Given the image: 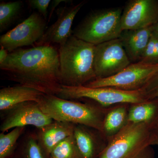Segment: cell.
Returning a JSON list of instances; mask_svg holds the SVG:
<instances>
[{"label":"cell","mask_w":158,"mask_h":158,"mask_svg":"<svg viewBox=\"0 0 158 158\" xmlns=\"http://www.w3.org/2000/svg\"><path fill=\"white\" fill-rule=\"evenodd\" d=\"M155 27L156 31L157 32V33H158V21L155 25Z\"/></svg>","instance_id":"30"},{"label":"cell","mask_w":158,"mask_h":158,"mask_svg":"<svg viewBox=\"0 0 158 158\" xmlns=\"http://www.w3.org/2000/svg\"><path fill=\"white\" fill-rule=\"evenodd\" d=\"M44 94L22 85L6 87L0 90V110L6 112L25 102H38Z\"/></svg>","instance_id":"16"},{"label":"cell","mask_w":158,"mask_h":158,"mask_svg":"<svg viewBox=\"0 0 158 158\" xmlns=\"http://www.w3.org/2000/svg\"><path fill=\"white\" fill-rule=\"evenodd\" d=\"M37 102L43 113L53 120L85 126L97 130L102 135L104 122L109 108L97 103L81 102L45 94Z\"/></svg>","instance_id":"3"},{"label":"cell","mask_w":158,"mask_h":158,"mask_svg":"<svg viewBox=\"0 0 158 158\" xmlns=\"http://www.w3.org/2000/svg\"><path fill=\"white\" fill-rule=\"evenodd\" d=\"M158 119V98L130 105L128 123H141Z\"/></svg>","instance_id":"18"},{"label":"cell","mask_w":158,"mask_h":158,"mask_svg":"<svg viewBox=\"0 0 158 158\" xmlns=\"http://www.w3.org/2000/svg\"><path fill=\"white\" fill-rule=\"evenodd\" d=\"M8 52H9L7 50L1 47L0 50V64L6 61L9 55Z\"/></svg>","instance_id":"27"},{"label":"cell","mask_w":158,"mask_h":158,"mask_svg":"<svg viewBox=\"0 0 158 158\" xmlns=\"http://www.w3.org/2000/svg\"><path fill=\"white\" fill-rule=\"evenodd\" d=\"M131 63L119 38L95 46L94 67L96 78L113 76Z\"/></svg>","instance_id":"8"},{"label":"cell","mask_w":158,"mask_h":158,"mask_svg":"<svg viewBox=\"0 0 158 158\" xmlns=\"http://www.w3.org/2000/svg\"><path fill=\"white\" fill-rule=\"evenodd\" d=\"M56 96L66 100L89 99L106 108L120 104H132L146 101L140 90L127 91L110 87L92 88L85 86L62 85L61 92Z\"/></svg>","instance_id":"6"},{"label":"cell","mask_w":158,"mask_h":158,"mask_svg":"<svg viewBox=\"0 0 158 158\" xmlns=\"http://www.w3.org/2000/svg\"><path fill=\"white\" fill-rule=\"evenodd\" d=\"M158 21V1L131 0L127 3L122 14V31L155 25Z\"/></svg>","instance_id":"11"},{"label":"cell","mask_w":158,"mask_h":158,"mask_svg":"<svg viewBox=\"0 0 158 158\" xmlns=\"http://www.w3.org/2000/svg\"><path fill=\"white\" fill-rule=\"evenodd\" d=\"M24 130L25 127H18L7 134H0V158H9L12 155Z\"/></svg>","instance_id":"20"},{"label":"cell","mask_w":158,"mask_h":158,"mask_svg":"<svg viewBox=\"0 0 158 158\" xmlns=\"http://www.w3.org/2000/svg\"><path fill=\"white\" fill-rule=\"evenodd\" d=\"M158 71V63H131L113 76L95 79L85 86L92 88L110 87L127 91L138 90L143 88Z\"/></svg>","instance_id":"7"},{"label":"cell","mask_w":158,"mask_h":158,"mask_svg":"<svg viewBox=\"0 0 158 158\" xmlns=\"http://www.w3.org/2000/svg\"><path fill=\"white\" fill-rule=\"evenodd\" d=\"M154 34L155 39V46L156 62V63H158V33L156 31L155 27L154 31Z\"/></svg>","instance_id":"28"},{"label":"cell","mask_w":158,"mask_h":158,"mask_svg":"<svg viewBox=\"0 0 158 158\" xmlns=\"http://www.w3.org/2000/svg\"><path fill=\"white\" fill-rule=\"evenodd\" d=\"M6 112L0 126L2 133L15 128L25 127L26 126L41 128L53 121L43 113L36 102L22 103Z\"/></svg>","instance_id":"10"},{"label":"cell","mask_w":158,"mask_h":158,"mask_svg":"<svg viewBox=\"0 0 158 158\" xmlns=\"http://www.w3.org/2000/svg\"><path fill=\"white\" fill-rule=\"evenodd\" d=\"M95 46L73 35L59 46L62 85L85 86L96 78L94 67Z\"/></svg>","instance_id":"2"},{"label":"cell","mask_w":158,"mask_h":158,"mask_svg":"<svg viewBox=\"0 0 158 158\" xmlns=\"http://www.w3.org/2000/svg\"><path fill=\"white\" fill-rule=\"evenodd\" d=\"M75 124L53 120L51 123L37 129V143L45 158H50L53 149L61 141L73 135Z\"/></svg>","instance_id":"14"},{"label":"cell","mask_w":158,"mask_h":158,"mask_svg":"<svg viewBox=\"0 0 158 158\" xmlns=\"http://www.w3.org/2000/svg\"><path fill=\"white\" fill-rule=\"evenodd\" d=\"M154 31L148 43L147 46L144 50L143 56L141 57V60L139 61L144 64H157L156 62V52L155 46V39Z\"/></svg>","instance_id":"24"},{"label":"cell","mask_w":158,"mask_h":158,"mask_svg":"<svg viewBox=\"0 0 158 158\" xmlns=\"http://www.w3.org/2000/svg\"><path fill=\"white\" fill-rule=\"evenodd\" d=\"M158 119L141 123H128L107 142L99 158H151Z\"/></svg>","instance_id":"4"},{"label":"cell","mask_w":158,"mask_h":158,"mask_svg":"<svg viewBox=\"0 0 158 158\" xmlns=\"http://www.w3.org/2000/svg\"></svg>","instance_id":"31"},{"label":"cell","mask_w":158,"mask_h":158,"mask_svg":"<svg viewBox=\"0 0 158 158\" xmlns=\"http://www.w3.org/2000/svg\"><path fill=\"white\" fill-rule=\"evenodd\" d=\"M37 12L27 18L0 37L2 47L11 52L19 48L35 44L45 33L46 20Z\"/></svg>","instance_id":"9"},{"label":"cell","mask_w":158,"mask_h":158,"mask_svg":"<svg viewBox=\"0 0 158 158\" xmlns=\"http://www.w3.org/2000/svg\"><path fill=\"white\" fill-rule=\"evenodd\" d=\"M85 3V1L57 9L56 21L48 29L35 46L64 44L73 35L72 27L75 18Z\"/></svg>","instance_id":"12"},{"label":"cell","mask_w":158,"mask_h":158,"mask_svg":"<svg viewBox=\"0 0 158 158\" xmlns=\"http://www.w3.org/2000/svg\"><path fill=\"white\" fill-rule=\"evenodd\" d=\"M50 158H81L73 135L58 144L52 151Z\"/></svg>","instance_id":"22"},{"label":"cell","mask_w":158,"mask_h":158,"mask_svg":"<svg viewBox=\"0 0 158 158\" xmlns=\"http://www.w3.org/2000/svg\"><path fill=\"white\" fill-rule=\"evenodd\" d=\"M16 149V158H45L37 143L35 133L23 136Z\"/></svg>","instance_id":"19"},{"label":"cell","mask_w":158,"mask_h":158,"mask_svg":"<svg viewBox=\"0 0 158 158\" xmlns=\"http://www.w3.org/2000/svg\"><path fill=\"white\" fill-rule=\"evenodd\" d=\"M130 105L120 104L109 108L105 116L102 133L103 136L107 142L128 123Z\"/></svg>","instance_id":"17"},{"label":"cell","mask_w":158,"mask_h":158,"mask_svg":"<svg viewBox=\"0 0 158 158\" xmlns=\"http://www.w3.org/2000/svg\"><path fill=\"white\" fill-rule=\"evenodd\" d=\"M23 6L21 1L1 2L0 4V31L9 27L19 14Z\"/></svg>","instance_id":"21"},{"label":"cell","mask_w":158,"mask_h":158,"mask_svg":"<svg viewBox=\"0 0 158 158\" xmlns=\"http://www.w3.org/2000/svg\"><path fill=\"white\" fill-rule=\"evenodd\" d=\"M154 29L155 25L122 32L119 39L131 63L140 61Z\"/></svg>","instance_id":"15"},{"label":"cell","mask_w":158,"mask_h":158,"mask_svg":"<svg viewBox=\"0 0 158 158\" xmlns=\"http://www.w3.org/2000/svg\"><path fill=\"white\" fill-rule=\"evenodd\" d=\"M0 69L9 80L44 94L57 95L62 90L59 49L52 45L15 50Z\"/></svg>","instance_id":"1"},{"label":"cell","mask_w":158,"mask_h":158,"mask_svg":"<svg viewBox=\"0 0 158 158\" xmlns=\"http://www.w3.org/2000/svg\"><path fill=\"white\" fill-rule=\"evenodd\" d=\"M72 2L71 1H69V0H54L52 1V6H51L50 11L49 15V17L48 18V22H49L51 18H52V15L53 14L54 11H55V9L57 6H59L60 3L62 2Z\"/></svg>","instance_id":"26"},{"label":"cell","mask_w":158,"mask_h":158,"mask_svg":"<svg viewBox=\"0 0 158 158\" xmlns=\"http://www.w3.org/2000/svg\"><path fill=\"white\" fill-rule=\"evenodd\" d=\"M153 145H156L158 146V128L156 131L154 140Z\"/></svg>","instance_id":"29"},{"label":"cell","mask_w":158,"mask_h":158,"mask_svg":"<svg viewBox=\"0 0 158 158\" xmlns=\"http://www.w3.org/2000/svg\"><path fill=\"white\" fill-rule=\"evenodd\" d=\"M27 2L31 8L37 9L44 19H47L48 9L51 2V0H29Z\"/></svg>","instance_id":"25"},{"label":"cell","mask_w":158,"mask_h":158,"mask_svg":"<svg viewBox=\"0 0 158 158\" xmlns=\"http://www.w3.org/2000/svg\"><path fill=\"white\" fill-rule=\"evenodd\" d=\"M73 135L81 158H99L107 144L101 133L81 125L75 124Z\"/></svg>","instance_id":"13"},{"label":"cell","mask_w":158,"mask_h":158,"mask_svg":"<svg viewBox=\"0 0 158 158\" xmlns=\"http://www.w3.org/2000/svg\"><path fill=\"white\" fill-rule=\"evenodd\" d=\"M140 90L146 101L158 98V71Z\"/></svg>","instance_id":"23"},{"label":"cell","mask_w":158,"mask_h":158,"mask_svg":"<svg viewBox=\"0 0 158 158\" xmlns=\"http://www.w3.org/2000/svg\"><path fill=\"white\" fill-rule=\"evenodd\" d=\"M120 8H109L90 12L73 31V35L96 45L120 37L122 30Z\"/></svg>","instance_id":"5"}]
</instances>
